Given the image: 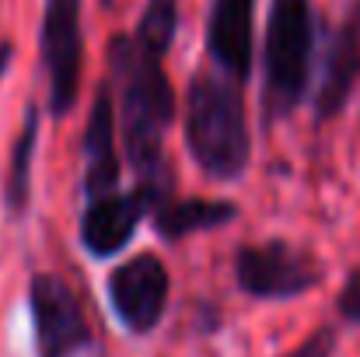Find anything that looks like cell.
Returning <instances> with one entry per match:
<instances>
[{"label":"cell","mask_w":360,"mask_h":357,"mask_svg":"<svg viewBox=\"0 0 360 357\" xmlns=\"http://www.w3.org/2000/svg\"><path fill=\"white\" fill-rule=\"evenodd\" d=\"M165 56L133 39V32H116L109 39V70L120 95V130L126 161L136 172V189L154 211L175 193V175L165 158V133L175 123V92L165 74Z\"/></svg>","instance_id":"cell-1"},{"label":"cell","mask_w":360,"mask_h":357,"mask_svg":"<svg viewBox=\"0 0 360 357\" xmlns=\"http://www.w3.org/2000/svg\"><path fill=\"white\" fill-rule=\"evenodd\" d=\"M102 4H105V7H112V4H116V0H102Z\"/></svg>","instance_id":"cell-18"},{"label":"cell","mask_w":360,"mask_h":357,"mask_svg":"<svg viewBox=\"0 0 360 357\" xmlns=\"http://www.w3.org/2000/svg\"><path fill=\"white\" fill-rule=\"evenodd\" d=\"M207 56L235 81H248L255 67V0H210Z\"/></svg>","instance_id":"cell-9"},{"label":"cell","mask_w":360,"mask_h":357,"mask_svg":"<svg viewBox=\"0 0 360 357\" xmlns=\"http://www.w3.org/2000/svg\"><path fill=\"white\" fill-rule=\"evenodd\" d=\"M235 284L252 301H294L326 284V263L287 238L245 242L235 252Z\"/></svg>","instance_id":"cell-4"},{"label":"cell","mask_w":360,"mask_h":357,"mask_svg":"<svg viewBox=\"0 0 360 357\" xmlns=\"http://www.w3.org/2000/svg\"><path fill=\"white\" fill-rule=\"evenodd\" d=\"M315 53V11L311 0H269L262 39V119L294 116L308 95Z\"/></svg>","instance_id":"cell-3"},{"label":"cell","mask_w":360,"mask_h":357,"mask_svg":"<svg viewBox=\"0 0 360 357\" xmlns=\"http://www.w3.org/2000/svg\"><path fill=\"white\" fill-rule=\"evenodd\" d=\"M84 0H46L39 53L49 81V113L56 119L70 116L81 92V63H84V28H81Z\"/></svg>","instance_id":"cell-6"},{"label":"cell","mask_w":360,"mask_h":357,"mask_svg":"<svg viewBox=\"0 0 360 357\" xmlns=\"http://www.w3.org/2000/svg\"><path fill=\"white\" fill-rule=\"evenodd\" d=\"M116 99L109 84H98L91 116L84 126V196H105L116 193L122 179L120 151H116Z\"/></svg>","instance_id":"cell-11"},{"label":"cell","mask_w":360,"mask_h":357,"mask_svg":"<svg viewBox=\"0 0 360 357\" xmlns=\"http://www.w3.org/2000/svg\"><path fill=\"white\" fill-rule=\"evenodd\" d=\"M105 294H109V308L116 322L129 337H150L168 312L172 273L161 256L136 252L109 273Z\"/></svg>","instance_id":"cell-7"},{"label":"cell","mask_w":360,"mask_h":357,"mask_svg":"<svg viewBox=\"0 0 360 357\" xmlns=\"http://www.w3.org/2000/svg\"><path fill=\"white\" fill-rule=\"evenodd\" d=\"M39 123H42V109L35 102H28L21 133L11 144L7 179H4V207L14 221H21L28 214V203H32V168H35V151H39Z\"/></svg>","instance_id":"cell-13"},{"label":"cell","mask_w":360,"mask_h":357,"mask_svg":"<svg viewBox=\"0 0 360 357\" xmlns=\"http://www.w3.org/2000/svg\"><path fill=\"white\" fill-rule=\"evenodd\" d=\"M28 315L35 357H84L95 347V330L77 291L60 273H32L28 280Z\"/></svg>","instance_id":"cell-5"},{"label":"cell","mask_w":360,"mask_h":357,"mask_svg":"<svg viewBox=\"0 0 360 357\" xmlns=\"http://www.w3.org/2000/svg\"><path fill=\"white\" fill-rule=\"evenodd\" d=\"M241 88L245 84L224 70H196L186 84V151L214 182H235L252 161V130Z\"/></svg>","instance_id":"cell-2"},{"label":"cell","mask_w":360,"mask_h":357,"mask_svg":"<svg viewBox=\"0 0 360 357\" xmlns=\"http://www.w3.org/2000/svg\"><path fill=\"white\" fill-rule=\"evenodd\" d=\"M11 63H14V42L4 39V42H0V81H4V74H7Z\"/></svg>","instance_id":"cell-17"},{"label":"cell","mask_w":360,"mask_h":357,"mask_svg":"<svg viewBox=\"0 0 360 357\" xmlns=\"http://www.w3.org/2000/svg\"><path fill=\"white\" fill-rule=\"evenodd\" d=\"M336 315L347 326H360V270H350L340 294H336Z\"/></svg>","instance_id":"cell-16"},{"label":"cell","mask_w":360,"mask_h":357,"mask_svg":"<svg viewBox=\"0 0 360 357\" xmlns=\"http://www.w3.org/2000/svg\"><path fill=\"white\" fill-rule=\"evenodd\" d=\"M336 347H340L336 326H319V330H311L290 354L283 357H336Z\"/></svg>","instance_id":"cell-15"},{"label":"cell","mask_w":360,"mask_h":357,"mask_svg":"<svg viewBox=\"0 0 360 357\" xmlns=\"http://www.w3.org/2000/svg\"><path fill=\"white\" fill-rule=\"evenodd\" d=\"M360 84V0L343 14L340 28L333 32L326 63H322V81L315 92V123L336 119L354 99Z\"/></svg>","instance_id":"cell-10"},{"label":"cell","mask_w":360,"mask_h":357,"mask_svg":"<svg viewBox=\"0 0 360 357\" xmlns=\"http://www.w3.org/2000/svg\"><path fill=\"white\" fill-rule=\"evenodd\" d=\"M150 214L147 207V196L133 186L129 193H105V196H95L88 200L84 214H81V249L91 256V259H112L120 256L122 249L133 242L140 221Z\"/></svg>","instance_id":"cell-8"},{"label":"cell","mask_w":360,"mask_h":357,"mask_svg":"<svg viewBox=\"0 0 360 357\" xmlns=\"http://www.w3.org/2000/svg\"><path fill=\"white\" fill-rule=\"evenodd\" d=\"M175 35H179V0H147L133 28V39L165 56Z\"/></svg>","instance_id":"cell-14"},{"label":"cell","mask_w":360,"mask_h":357,"mask_svg":"<svg viewBox=\"0 0 360 357\" xmlns=\"http://www.w3.org/2000/svg\"><path fill=\"white\" fill-rule=\"evenodd\" d=\"M238 214V203H231V200H203V196H175L172 193L150 211V221H154V232L165 242H182L200 232H217V228L231 225Z\"/></svg>","instance_id":"cell-12"}]
</instances>
